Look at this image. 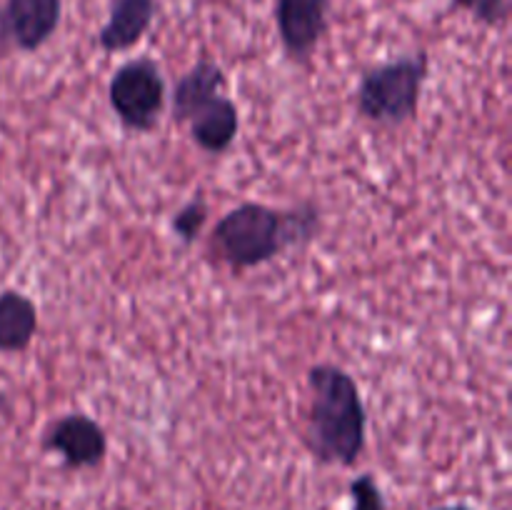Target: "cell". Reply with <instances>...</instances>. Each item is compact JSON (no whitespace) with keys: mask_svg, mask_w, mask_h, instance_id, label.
<instances>
[{"mask_svg":"<svg viewBox=\"0 0 512 510\" xmlns=\"http://www.w3.org/2000/svg\"><path fill=\"white\" fill-rule=\"evenodd\" d=\"M428 75L430 58L425 50L373 65L355 90V110L380 128H400L418 115Z\"/></svg>","mask_w":512,"mask_h":510,"instance_id":"3957f363","label":"cell"},{"mask_svg":"<svg viewBox=\"0 0 512 510\" xmlns=\"http://www.w3.org/2000/svg\"><path fill=\"white\" fill-rule=\"evenodd\" d=\"M43 448L58 455L65 468H95L108 455V435L103 425L85 413H65L45 428Z\"/></svg>","mask_w":512,"mask_h":510,"instance_id":"8992f818","label":"cell"},{"mask_svg":"<svg viewBox=\"0 0 512 510\" xmlns=\"http://www.w3.org/2000/svg\"><path fill=\"white\" fill-rule=\"evenodd\" d=\"M108 103L130 133H150L158 128L168 103V83L160 65L148 55L120 65L108 83Z\"/></svg>","mask_w":512,"mask_h":510,"instance_id":"277c9868","label":"cell"},{"mask_svg":"<svg viewBox=\"0 0 512 510\" xmlns=\"http://www.w3.org/2000/svg\"><path fill=\"white\" fill-rule=\"evenodd\" d=\"M188 133L190 140L198 145L200 150L210 155H223L228 153L230 145L235 143L240 130V110L233 98L225 93L215 95L213 100L200 105L188 120Z\"/></svg>","mask_w":512,"mask_h":510,"instance_id":"ba28073f","label":"cell"},{"mask_svg":"<svg viewBox=\"0 0 512 510\" xmlns=\"http://www.w3.org/2000/svg\"><path fill=\"white\" fill-rule=\"evenodd\" d=\"M5 405H8V400H5V395L0 393V408H5Z\"/></svg>","mask_w":512,"mask_h":510,"instance_id":"2e32d148","label":"cell"},{"mask_svg":"<svg viewBox=\"0 0 512 510\" xmlns=\"http://www.w3.org/2000/svg\"><path fill=\"white\" fill-rule=\"evenodd\" d=\"M38 333V305L20 290L0 293V353H23Z\"/></svg>","mask_w":512,"mask_h":510,"instance_id":"8fae6325","label":"cell"},{"mask_svg":"<svg viewBox=\"0 0 512 510\" xmlns=\"http://www.w3.org/2000/svg\"><path fill=\"white\" fill-rule=\"evenodd\" d=\"M438 510H470L468 505H445V508H438Z\"/></svg>","mask_w":512,"mask_h":510,"instance_id":"9a60e30c","label":"cell"},{"mask_svg":"<svg viewBox=\"0 0 512 510\" xmlns=\"http://www.w3.org/2000/svg\"><path fill=\"white\" fill-rule=\"evenodd\" d=\"M330 0H275V25L285 58L308 65L328 33Z\"/></svg>","mask_w":512,"mask_h":510,"instance_id":"52a82bcc","label":"cell"},{"mask_svg":"<svg viewBox=\"0 0 512 510\" xmlns=\"http://www.w3.org/2000/svg\"><path fill=\"white\" fill-rule=\"evenodd\" d=\"M368 438V410L358 380L345 368L318 363L308 370L305 445L325 465L358 463Z\"/></svg>","mask_w":512,"mask_h":510,"instance_id":"7a4b0ae2","label":"cell"},{"mask_svg":"<svg viewBox=\"0 0 512 510\" xmlns=\"http://www.w3.org/2000/svg\"><path fill=\"white\" fill-rule=\"evenodd\" d=\"M158 15V0H113L108 20L98 33L105 53H125L143 40Z\"/></svg>","mask_w":512,"mask_h":510,"instance_id":"9c48e42d","label":"cell"},{"mask_svg":"<svg viewBox=\"0 0 512 510\" xmlns=\"http://www.w3.org/2000/svg\"><path fill=\"white\" fill-rule=\"evenodd\" d=\"M225 85H228L225 70L215 60H198L188 73L180 75L173 88L170 110H173L175 123H185L200 105L213 100L215 95L225 93Z\"/></svg>","mask_w":512,"mask_h":510,"instance_id":"30bf717a","label":"cell"},{"mask_svg":"<svg viewBox=\"0 0 512 510\" xmlns=\"http://www.w3.org/2000/svg\"><path fill=\"white\" fill-rule=\"evenodd\" d=\"M350 498H353V510H388L385 508L383 490L373 473H360L350 483Z\"/></svg>","mask_w":512,"mask_h":510,"instance_id":"5bb4252c","label":"cell"},{"mask_svg":"<svg viewBox=\"0 0 512 510\" xmlns=\"http://www.w3.org/2000/svg\"><path fill=\"white\" fill-rule=\"evenodd\" d=\"M63 0H3L0 5V60L10 50L35 53L58 30Z\"/></svg>","mask_w":512,"mask_h":510,"instance_id":"5b68a950","label":"cell"},{"mask_svg":"<svg viewBox=\"0 0 512 510\" xmlns=\"http://www.w3.org/2000/svg\"><path fill=\"white\" fill-rule=\"evenodd\" d=\"M323 230V213L315 203L293 208H270L263 203H240L213 225L208 250L215 263L233 273L273 263L288 250L313 243Z\"/></svg>","mask_w":512,"mask_h":510,"instance_id":"6da1fadb","label":"cell"},{"mask_svg":"<svg viewBox=\"0 0 512 510\" xmlns=\"http://www.w3.org/2000/svg\"><path fill=\"white\" fill-rule=\"evenodd\" d=\"M448 10H453V13L465 10L478 23L488 25V28H498V25H505V20H508L510 0H450Z\"/></svg>","mask_w":512,"mask_h":510,"instance_id":"4fadbf2b","label":"cell"},{"mask_svg":"<svg viewBox=\"0 0 512 510\" xmlns=\"http://www.w3.org/2000/svg\"><path fill=\"white\" fill-rule=\"evenodd\" d=\"M208 215H210L208 200H205L203 193H198L173 215V220H170V230H173L175 238H178L183 245H193L195 240L200 238V233H203L205 223H208Z\"/></svg>","mask_w":512,"mask_h":510,"instance_id":"7c38bea8","label":"cell"}]
</instances>
